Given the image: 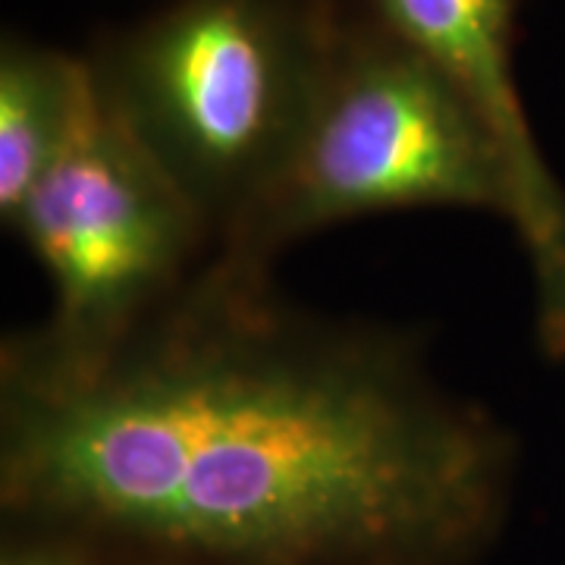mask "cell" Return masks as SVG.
<instances>
[{
	"instance_id": "obj_1",
	"label": "cell",
	"mask_w": 565,
	"mask_h": 565,
	"mask_svg": "<svg viewBox=\"0 0 565 565\" xmlns=\"http://www.w3.org/2000/svg\"><path fill=\"white\" fill-rule=\"evenodd\" d=\"M519 446L412 330L289 302L211 252L102 362L0 371V503L158 565H462Z\"/></svg>"
},
{
	"instance_id": "obj_2",
	"label": "cell",
	"mask_w": 565,
	"mask_h": 565,
	"mask_svg": "<svg viewBox=\"0 0 565 565\" xmlns=\"http://www.w3.org/2000/svg\"><path fill=\"white\" fill-rule=\"evenodd\" d=\"M333 41V0H167L85 54L107 114L217 248L280 180Z\"/></svg>"
},
{
	"instance_id": "obj_3",
	"label": "cell",
	"mask_w": 565,
	"mask_h": 565,
	"mask_svg": "<svg viewBox=\"0 0 565 565\" xmlns=\"http://www.w3.org/2000/svg\"><path fill=\"white\" fill-rule=\"evenodd\" d=\"M337 7V41L302 139L262 204L214 252L274 264L327 226L415 207L509 217L497 141L449 82Z\"/></svg>"
},
{
	"instance_id": "obj_4",
	"label": "cell",
	"mask_w": 565,
	"mask_h": 565,
	"mask_svg": "<svg viewBox=\"0 0 565 565\" xmlns=\"http://www.w3.org/2000/svg\"><path fill=\"white\" fill-rule=\"evenodd\" d=\"M51 282L47 318L3 340L0 371L102 362L199 274L214 236L102 102V117L3 223Z\"/></svg>"
},
{
	"instance_id": "obj_5",
	"label": "cell",
	"mask_w": 565,
	"mask_h": 565,
	"mask_svg": "<svg viewBox=\"0 0 565 565\" xmlns=\"http://www.w3.org/2000/svg\"><path fill=\"white\" fill-rule=\"evenodd\" d=\"M444 76L497 141L509 217L534 280V330L546 359L565 362V189L546 163L515 79L522 0H337Z\"/></svg>"
},
{
	"instance_id": "obj_6",
	"label": "cell",
	"mask_w": 565,
	"mask_h": 565,
	"mask_svg": "<svg viewBox=\"0 0 565 565\" xmlns=\"http://www.w3.org/2000/svg\"><path fill=\"white\" fill-rule=\"evenodd\" d=\"M102 117L88 54L22 35L0 41V221L76 148Z\"/></svg>"
},
{
	"instance_id": "obj_7",
	"label": "cell",
	"mask_w": 565,
	"mask_h": 565,
	"mask_svg": "<svg viewBox=\"0 0 565 565\" xmlns=\"http://www.w3.org/2000/svg\"><path fill=\"white\" fill-rule=\"evenodd\" d=\"M0 565H102V556L70 534L25 527L3 544Z\"/></svg>"
}]
</instances>
